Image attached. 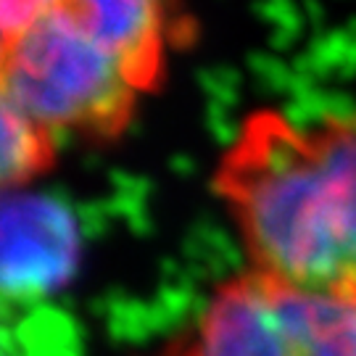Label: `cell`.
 I'll return each mask as SVG.
<instances>
[{
	"mask_svg": "<svg viewBox=\"0 0 356 356\" xmlns=\"http://www.w3.org/2000/svg\"><path fill=\"white\" fill-rule=\"evenodd\" d=\"M56 0H0V26L3 42L19 38L26 26H32L40 16L51 11Z\"/></svg>",
	"mask_w": 356,
	"mask_h": 356,
	"instance_id": "7",
	"label": "cell"
},
{
	"mask_svg": "<svg viewBox=\"0 0 356 356\" xmlns=\"http://www.w3.org/2000/svg\"><path fill=\"white\" fill-rule=\"evenodd\" d=\"M214 188L259 272L356 298V116L304 129L272 111L254 114Z\"/></svg>",
	"mask_w": 356,
	"mask_h": 356,
	"instance_id": "1",
	"label": "cell"
},
{
	"mask_svg": "<svg viewBox=\"0 0 356 356\" xmlns=\"http://www.w3.org/2000/svg\"><path fill=\"white\" fill-rule=\"evenodd\" d=\"M114 56L129 85L151 92L164 79L166 13L161 0H56Z\"/></svg>",
	"mask_w": 356,
	"mask_h": 356,
	"instance_id": "5",
	"label": "cell"
},
{
	"mask_svg": "<svg viewBox=\"0 0 356 356\" xmlns=\"http://www.w3.org/2000/svg\"><path fill=\"white\" fill-rule=\"evenodd\" d=\"M166 356H356V298L304 291L254 269L225 282Z\"/></svg>",
	"mask_w": 356,
	"mask_h": 356,
	"instance_id": "3",
	"label": "cell"
},
{
	"mask_svg": "<svg viewBox=\"0 0 356 356\" xmlns=\"http://www.w3.org/2000/svg\"><path fill=\"white\" fill-rule=\"evenodd\" d=\"M74 219L45 195L6 191L3 198V293L38 298L58 291L76 267Z\"/></svg>",
	"mask_w": 356,
	"mask_h": 356,
	"instance_id": "4",
	"label": "cell"
},
{
	"mask_svg": "<svg viewBox=\"0 0 356 356\" xmlns=\"http://www.w3.org/2000/svg\"><path fill=\"white\" fill-rule=\"evenodd\" d=\"M0 79L3 101L48 129H72L92 140L119 138L140 95L114 56L58 3L3 42Z\"/></svg>",
	"mask_w": 356,
	"mask_h": 356,
	"instance_id": "2",
	"label": "cell"
},
{
	"mask_svg": "<svg viewBox=\"0 0 356 356\" xmlns=\"http://www.w3.org/2000/svg\"><path fill=\"white\" fill-rule=\"evenodd\" d=\"M56 159L53 129L24 114L13 103L3 101V153H0V179L6 191L24 185L42 175Z\"/></svg>",
	"mask_w": 356,
	"mask_h": 356,
	"instance_id": "6",
	"label": "cell"
}]
</instances>
